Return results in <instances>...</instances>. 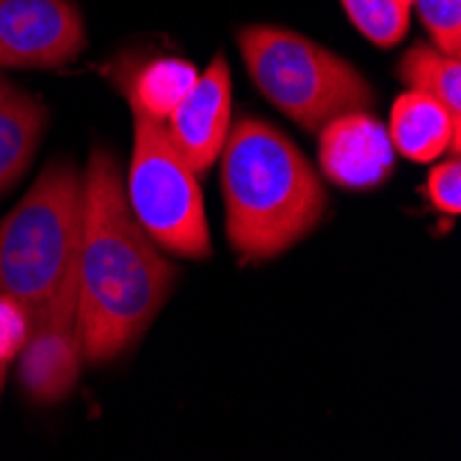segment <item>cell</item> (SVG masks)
Listing matches in <instances>:
<instances>
[{"instance_id":"e0dca14e","label":"cell","mask_w":461,"mask_h":461,"mask_svg":"<svg viewBox=\"0 0 461 461\" xmlns=\"http://www.w3.org/2000/svg\"><path fill=\"white\" fill-rule=\"evenodd\" d=\"M28 318L25 312L6 296H0V365H9L25 346L28 338Z\"/></svg>"},{"instance_id":"5b68a950","label":"cell","mask_w":461,"mask_h":461,"mask_svg":"<svg viewBox=\"0 0 461 461\" xmlns=\"http://www.w3.org/2000/svg\"><path fill=\"white\" fill-rule=\"evenodd\" d=\"M124 196L144 232L175 258H213L199 175L166 136L163 122L133 111V160Z\"/></svg>"},{"instance_id":"8992f818","label":"cell","mask_w":461,"mask_h":461,"mask_svg":"<svg viewBox=\"0 0 461 461\" xmlns=\"http://www.w3.org/2000/svg\"><path fill=\"white\" fill-rule=\"evenodd\" d=\"M86 48L75 0H0V69H56Z\"/></svg>"},{"instance_id":"4fadbf2b","label":"cell","mask_w":461,"mask_h":461,"mask_svg":"<svg viewBox=\"0 0 461 461\" xmlns=\"http://www.w3.org/2000/svg\"><path fill=\"white\" fill-rule=\"evenodd\" d=\"M398 77L409 89L434 97L456 119H461V64L456 56L442 53L429 41H417L403 53L398 64Z\"/></svg>"},{"instance_id":"52a82bcc","label":"cell","mask_w":461,"mask_h":461,"mask_svg":"<svg viewBox=\"0 0 461 461\" xmlns=\"http://www.w3.org/2000/svg\"><path fill=\"white\" fill-rule=\"evenodd\" d=\"M20 354V382L33 401L56 403L72 393L86 362L77 323V276L61 290L53 310L28 329Z\"/></svg>"},{"instance_id":"d6986e66","label":"cell","mask_w":461,"mask_h":461,"mask_svg":"<svg viewBox=\"0 0 461 461\" xmlns=\"http://www.w3.org/2000/svg\"><path fill=\"white\" fill-rule=\"evenodd\" d=\"M403 4H409V6H411V0H403Z\"/></svg>"},{"instance_id":"7c38bea8","label":"cell","mask_w":461,"mask_h":461,"mask_svg":"<svg viewBox=\"0 0 461 461\" xmlns=\"http://www.w3.org/2000/svg\"><path fill=\"white\" fill-rule=\"evenodd\" d=\"M45 124L48 108L41 100L0 75V194L25 175Z\"/></svg>"},{"instance_id":"7a4b0ae2","label":"cell","mask_w":461,"mask_h":461,"mask_svg":"<svg viewBox=\"0 0 461 461\" xmlns=\"http://www.w3.org/2000/svg\"><path fill=\"white\" fill-rule=\"evenodd\" d=\"M221 160L227 240L240 263L274 260L326 216L329 196L307 155L255 116L230 124Z\"/></svg>"},{"instance_id":"ac0fdd59","label":"cell","mask_w":461,"mask_h":461,"mask_svg":"<svg viewBox=\"0 0 461 461\" xmlns=\"http://www.w3.org/2000/svg\"><path fill=\"white\" fill-rule=\"evenodd\" d=\"M6 367H9V365H0V390H4V379H6Z\"/></svg>"},{"instance_id":"277c9868","label":"cell","mask_w":461,"mask_h":461,"mask_svg":"<svg viewBox=\"0 0 461 461\" xmlns=\"http://www.w3.org/2000/svg\"><path fill=\"white\" fill-rule=\"evenodd\" d=\"M238 48L260 95L307 133L375 103L373 86L351 61L299 31L249 25L238 33Z\"/></svg>"},{"instance_id":"9a60e30c","label":"cell","mask_w":461,"mask_h":461,"mask_svg":"<svg viewBox=\"0 0 461 461\" xmlns=\"http://www.w3.org/2000/svg\"><path fill=\"white\" fill-rule=\"evenodd\" d=\"M423 28L431 36V45L442 53H461V0H411Z\"/></svg>"},{"instance_id":"8fae6325","label":"cell","mask_w":461,"mask_h":461,"mask_svg":"<svg viewBox=\"0 0 461 461\" xmlns=\"http://www.w3.org/2000/svg\"><path fill=\"white\" fill-rule=\"evenodd\" d=\"M387 133L393 149L414 163H431L445 152L458 158L461 149V119L417 89L395 97Z\"/></svg>"},{"instance_id":"30bf717a","label":"cell","mask_w":461,"mask_h":461,"mask_svg":"<svg viewBox=\"0 0 461 461\" xmlns=\"http://www.w3.org/2000/svg\"><path fill=\"white\" fill-rule=\"evenodd\" d=\"M113 86L131 103V111H141L158 122H166L172 108L188 95L199 72L185 59L172 56H119L108 67Z\"/></svg>"},{"instance_id":"ba28073f","label":"cell","mask_w":461,"mask_h":461,"mask_svg":"<svg viewBox=\"0 0 461 461\" xmlns=\"http://www.w3.org/2000/svg\"><path fill=\"white\" fill-rule=\"evenodd\" d=\"M232 124V75L224 56H216L188 95L166 116V136L196 175L219 163Z\"/></svg>"},{"instance_id":"9c48e42d","label":"cell","mask_w":461,"mask_h":461,"mask_svg":"<svg viewBox=\"0 0 461 461\" xmlns=\"http://www.w3.org/2000/svg\"><path fill=\"white\" fill-rule=\"evenodd\" d=\"M318 163L323 177L346 191L384 185L395 169L387 124L367 111L334 116L318 131Z\"/></svg>"},{"instance_id":"6da1fadb","label":"cell","mask_w":461,"mask_h":461,"mask_svg":"<svg viewBox=\"0 0 461 461\" xmlns=\"http://www.w3.org/2000/svg\"><path fill=\"white\" fill-rule=\"evenodd\" d=\"M177 266L136 221L119 160L97 147L83 172L77 323L83 359L105 365L139 346L169 302Z\"/></svg>"},{"instance_id":"5bb4252c","label":"cell","mask_w":461,"mask_h":461,"mask_svg":"<svg viewBox=\"0 0 461 461\" xmlns=\"http://www.w3.org/2000/svg\"><path fill=\"white\" fill-rule=\"evenodd\" d=\"M351 25L379 48H395L409 33L411 6L403 0H340Z\"/></svg>"},{"instance_id":"2e32d148","label":"cell","mask_w":461,"mask_h":461,"mask_svg":"<svg viewBox=\"0 0 461 461\" xmlns=\"http://www.w3.org/2000/svg\"><path fill=\"white\" fill-rule=\"evenodd\" d=\"M426 194L431 204L445 216H458L461 213V166L458 158H447L437 163L429 172L426 180Z\"/></svg>"},{"instance_id":"3957f363","label":"cell","mask_w":461,"mask_h":461,"mask_svg":"<svg viewBox=\"0 0 461 461\" xmlns=\"http://www.w3.org/2000/svg\"><path fill=\"white\" fill-rule=\"evenodd\" d=\"M80 232L83 175L56 160L0 221V296L12 299L31 326L77 276Z\"/></svg>"}]
</instances>
